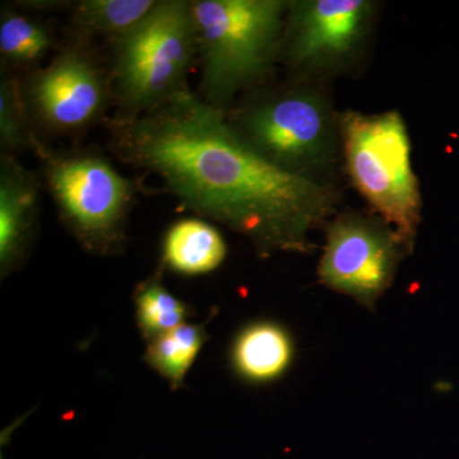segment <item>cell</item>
<instances>
[{
    "label": "cell",
    "instance_id": "2e32d148",
    "mask_svg": "<svg viewBox=\"0 0 459 459\" xmlns=\"http://www.w3.org/2000/svg\"><path fill=\"white\" fill-rule=\"evenodd\" d=\"M135 313L142 336L147 341L168 333L186 323L188 307L171 294L159 276L151 277L135 290Z\"/></svg>",
    "mask_w": 459,
    "mask_h": 459
},
{
    "label": "cell",
    "instance_id": "5bb4252c",
    "mask_svg": "<svg viewBox=\"0 0 459 459\" xmlns=\"http://www.w3.org/2000/svg\"><path fill=\"white\" fill-rule=\"evenodd\" d=\"M156 3L157 0H81L69 9L78 31L113 42L140 23Z\"/></svg>",
    "mask_w": 459,
    "mask_h": 459
},
{
    "label": "cell",
    "instance_id": "30bf717a",
    "mask_svg": "<svg viewBox=\"0 0 459 459\" xmlns=\"http://www.w3.org/2000/svg\"><path fill=\"white\" fill-rule=\"evenodd\" d=\"M40 204V181L13 155L0 159V270L8 274L31 243Z\"/></svg>",
    "mask_w": 459,
    "mask_h": 459
},
{
    "label": "cell",
    "instance_id": "5b68a950",
    "mask_svg": "<svg viewBox=\"0 0 459 459\" xmlns=\"http://www.w3.org/2000/svg\"><path fill=\"white\" fill-rule=\"evenodd\" d=\"M343 170L353 188L400 235L411 255L421 223L422 195L409 129L400 111L340 115Z\"/></svg>",
    "mask_w": 459,
    "mask_h": 459
},
{
    "label": "cell",
    "instance_id": "277c9868",
    "mask_svg": "<svg viewBox=\"0 0 459 459\" xmlns=\"http://www.w3.org/2000/svg\"><path fill=\"white\" fill-rule=\"evenodd\" d=\"M115 119H132L188 90L198 60L192 0H157L140 23L110 42Z\"/></svg>",
    "mask_w": 459,
    "mask_h": 459
},
{
    "label": "cell",
    "instance_id": "9c48e42d",
    "mask_svg": "<svg viewBox=\"0 0 459 459\" xmlns=\"http://www.w3.org/2000/svg\"><path fill=\"white\" fill-rule=\"evenodd\" d=\"M22 91L32 126L65 137L98 124L114 102L108 72L82 42L65 45L47 65L27 74Z\"/></svg>",
    "mask_w": 459,
    "mask_h": 459
},
{
    "label": "cell",
    "instance_id": "6da1fadb",
    "mask_svg": "<svg viewBox=\"0 0 459 459\" xmlns=\"http://www.w3.org/2000/svg\"><path fill=\"white\" fill-rule=\"evenodd\" d=\"M110 150L155 174L181 204L246 237L259 255H309L314 230L337 213L341 193L265 161L188 89L161 107L108 123Z\"/></svg>",
    "mask_w": 459,
    "mask_h": 459
},
{
    "label": "cell",
    "instance_id": "8fae6325",
    "mask_svg": "<svg viewBox=\"0 0 459 459\" xmlns=\"http://www.w3.org/2000/svg\"><path fill=\"white\" fill-rule=\"evenodd\" d=\"M294 341L279 323H252L241 329L231 347V364L241 379L255 385L273 382L294 359Z\"/></svg>",
    "mask_w": 459,
    "mask_h": 459
},
{
    "label": "cell",
    "instance_id": "7c38bea8",
    "mask_svg": "<svg viewBox=\"0 0 459 459\" xmlns=\"http://www.w3.org/2000/svg\"><path fill=\"white\" fill-rule=\"evenodd\" d=\"M225 238L210 222L183 219L172 223L162 240V262L169 270L186 276L210 273L225 261Z\"/></svg>",
    "mask_w": 459,
    "mask_h": 459
},
{
    "label": "cell",
    "instance_id": "3957f363",
    "mask_svg": "<svg viewBox=\"0 0 459 459\" xmlns=\"http://www.w3.org/2000/svg\"><path fill=\"white\" fill-rule=\"evenodd\" d=\"M289 0H192L201 63V99L228 111L270 83L280 65Z\"/></svg>",
    "mask_w": 459,
    "mask_h": 459
},
{
    "label": "cell",
    "instance_id": "ba28073f",
    "mask_svg": "<svg viewBox=\"0 0 459 459\" xmlns=\"http://www.w3.org/2000/svg\"><path fill=\"white\" fill-rule=\"evenodd\" d=\"M325 231L316 272L319 282L376 313L380 298L394 285L401 263L411 255L403 240L371 211L337 212Z\"/></svg>",
    "mask_w": 459,
    "mask_h": 459
},
{
    "label": "cell",
    "instance_id": "52a82bcc",
    "mask_svg": "<svg viewBox=\"0 0 459 459\" xmlns=\"http://www.w3.org/2000/svg\"><path fill=\"white\" fill-rule=\"evenodd\" d=\"M380 4L376 0H289L280 65L289 77L329 84L364 65Z\"/></svg>",
    "mask_w": 459,
    "mask_h": 459
},
{
    "label": "cell",
    "instance_id": "8992f818",
    "mask_svg": "<svg viewBox=\"0 0 459 459\" xmlns=\"http://www.w3.org/2000/svg\"><path fill=\"white\" fill-rule=\"evenodd\" d=\"M66 228L90 252L108 255L122 246L135 201L134 181L98 151H56L33 133L31 146Z\"/></svg>",
    "mask_w": 459,
    "mask_h": 459
},
{
    "label": "cell",
    "instance_id": "7a4b0ae2",
    "mask_svg": "<svg viewBox=\"0 0 459 459\" xmlns=\"http://www.w3.org/2000/svg\"><path fill=\"white\" fill-rule=\"evenodd\" d=\"M340 115L329 84L291 77L247 93L225 111L230 128L265 161L333 188L343 171Z\"/></svg>",
    "mask_w": 459,
    "mask_h": 459
},
{
    "label": "cell",
    "instance_id": "9a60e30c",
    "mask_svg": "<svg viewBox=\"0 0 459 459\" xmlns=\"http://www.w3.org/2000/svg\"><path fill=\"white\" fill-rule=\"evenodd\" d=\"M207 338L204 325L183 323L168 333L148 341L147 364L164 377L172 388L178 389Z\"/></svg>",
    "mask_w": 459,
    "mask_h": 459
},
{
    "label": "cell",
    "instance_id": "4fadbf2b",
    "mask_svg": "<svg viewBox=\"0 0 459 459\" xmlns=\"http://www.w3.org/2000/svg\"><path fill=\"white\" fill-rule=\"evenodd\" d=\"M56 45L53 29L38 18L3 9L0 14V56L2 68L27 72L40 68Z\"/></svg>",
    "mask_w": 459,
    "mask_h": 459
},
{
    "label": "cell",
    "instance_id": "e0dca14e",
    "mask_svg": "<svg viewBox=\"0 0 459 459\" xmlns=\"http://www.w3.org/2000/svg\"><path fill=\"white\" fill-rule=\"evenodd\" d=\"M32 123L23 98L22 82L13 72L2 68L0 74V146L13 155L31 146Z\"/></svg>",
    "mask_w": 459,
    "mask_h": 459
}]
</instances>
